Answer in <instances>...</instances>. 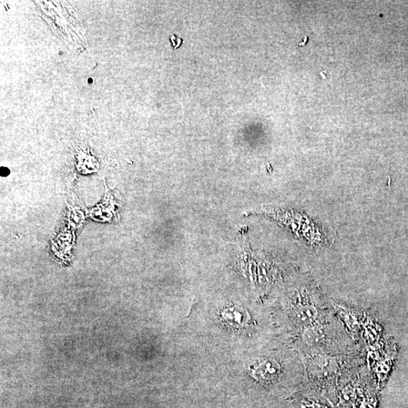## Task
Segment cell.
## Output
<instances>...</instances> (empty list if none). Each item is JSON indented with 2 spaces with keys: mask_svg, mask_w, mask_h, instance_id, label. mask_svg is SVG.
<instances>
[{
  "mask_svg": "<svg viewBox=\"0 0 408 408\" xmlns=\"http://www.w3.org/2000/svg\"><path fill=\"white\" fill-rule=\"evenodd\" d=\"M299 321L312 326L319 317V311L314 305H305L298 312Z\"/></svg>",
  "mask_w": 408,
  "mask_h": 408,
  "instance_id": "obj_2",
  "label": "cell"
},
{
  "mask_svg": "<svg viewBox=\"0 0 408 408\" xmlns=\"http://www.w3.org/2000/svg\"><path fill=\"white\" fill-rule=\"evenodd\" d=\"M170 40L175 49L179 48L182 43V39H177L176 36H172Z\"/></svg>",
  "mask_w": 408,
  "mask_h": 408,
  "instance_id": "obj_5",
  "label": "cell"
},
{
  "mask_svg": "<svg viewBox=\"0 0 408 408\" xmlns=\"http://www.w3.org/2000/svg\"><path fill=\"white\" fill-rule=\"evenodd\" d=\"M250 370L253 378L263 384H270L276 381L281 374L280 364L274 359L259 361Z\"/></svg>",
  "mask_w": 408,
  "mask_h": 408,
  "instance_id": "obj_1",
  "label": "cell"
},
{
  "mask_svg": "<svg viewBox=\"0 0 408 408\" xmlns=\"http://www.w3.org/2000/svg\"><path fill=\"white\" fill-rule=\"evenodd\" d=\"M324 336L323 331L317 326L312 325L306 330L304 334V340L306 343L316 345L322 340Z\"/></svg>",
  "mask_w": 408,
  "mask_h": 408,
  "instance_id": "obj_3",
  "label": "cell"
},
{
  "mask_svg": "<svg viewBox=\"0 0 408 408\" xmlns=\"http://www.w3.org/2000/svg\"><path fill=\"white\" fill-rule=\"evenodd\" d=\"M308 39H308V37H304L303 42H302V43H301V44H298V46H304V45L306 44V42H307Z\"/></svg>",
  "mask_w": 408,
  "mask_h": 408,
  "instance_id": "obj_6",
  "label": "cell"
},
{
  "mask_svg": "<svg viewBox=\"0 0 408 408\" xmlns=\"http://www.w3.org/2000/svg\"><path fill=\"white\" fill-rule=\"evenodd\" d=\"M223 316L224 319H228L229 321L240 324H242L244 317V314L236 310H234V312L227 311V313H224Z\"/></svg>",
  "mask_w": 408,
  "mask_h": 408,
  "instance_id": "obj_4",
  "label": "cell"
}]
</instances>
